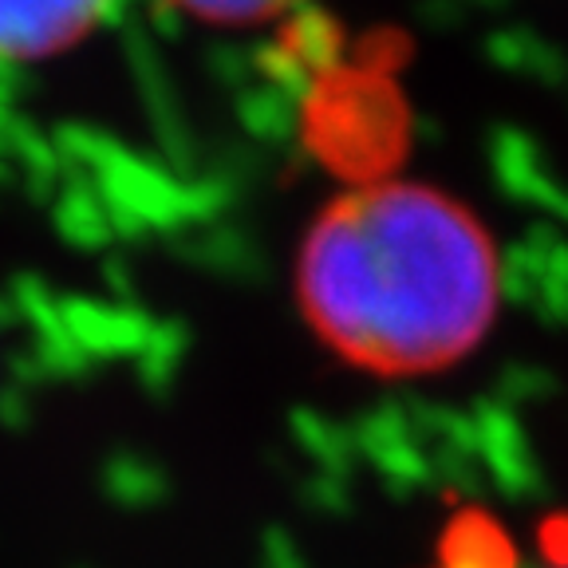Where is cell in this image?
Listing matches in <instances>:
<instances>
[{
    "label": "cell",
    "instance_id": "cell-1",
    "mask_svg": "<svg viewBox=\"0 0 568 568\" xmlns=\"http://www.w3.org/2000/svg\"><path fill=\"white\" fill-rule=\"evenodd\" d=\"M312 332L352 367L415 379L494 328L501 261L470 205L423 182H375L320 210L296 261Z\"/></svg>",
    "mask_w": 568,
    "mask_h": 568
},
{
    "label": "cell",
    "instance_id": "cell-2",
    "mask_svg": "<svg viewBox=\"0 0 568 568\" xmlns=\"http://www.w3.org/2000/svg\"><path fill=\"white\" fill-rule=\"evenodd\" d=\"M111 0H0V60L32 63L80 44Z\"/></svg>",
    "mask_w": 568,
    "mask_h": 568
},
{
    "label": "cell",
    "instance_id": "cell-3",
    "mask_svg": "<svg viewBox=\"0 0 568 568\" xmlns=\"http://www.w3.org/2000/svg\"><path fill=\"white\" fill-rule=\"evenodd\" d=\"M170 4L182 9L186 17L202 20V24L248 28V24H265V20L296 9L301 0H170Z\"/></svg>",
    "mask_w": 568,
    "mask_h": 568
},
{
    "label": "cell",
    "instance_id": "cell-4",
    "mask_svg": "<svg viewBox=\"0 0 568 568\" xmlns=\"http://www.w3.org/2000/svg\"><path fill=\"white\" fill-rule=\"evenodd\" d=\"M545 568H568V557H560V560H552V565H545Z\"/></svg>",
    "mask_w": 568,
    "mask_h": 568
}]
</instances>
